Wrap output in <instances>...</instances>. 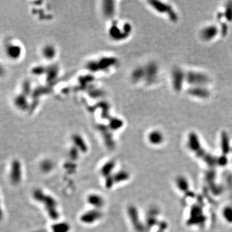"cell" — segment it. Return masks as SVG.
I'll use <instances>...</instances> for the list:
<instances>
[{"instance_id": "2", "label": "cell", "mask_w": 232, "mask_h": 232, "mask_svg": "<svg viewBox=\"0 0 232 232\" xmlns=\"http://www.w3.org/2000/svg\"><path fill=\"white\" fill-rule=\"evenodd\" d=\"M152 6L157 10L159 12L162 13H167L169 18L173 21H177L178 16L177 13L173 10L172 7L168 5L165 4L162 2H150Z\"/></svg>"}, {"instance_id": "4", "label": "cell", "mask_w": 232, "mask_h": 232, "mask_svg": "<svg viewBox=\"0 0 232 232\" xmlns=\"http://www.w3.org/2000/svg\"><path fill=\"white\" fill-rule=\"evenodd\" d=\"M218 33V28L215 25H210L201 30L200 36L203 40L208 41L214 38Z\"/></svg>"}, {"instance_id": "5", "label": "cell", "mask_w": 232, "mask_h": 232, "mask_svg": "<svg viewBox=\"0 0 232 232\" xmlns=\"http://www.w3.org/2000/svg\"><path fill=\"white\" fill-rule=\"evenodd\" d=\"M188 93L193 96L199 97L200 98H206L210 95V93L208 89L201 87L191 88L188 90Z\"/></svg>"}, {"instance_id": "7", "label": "cell", "mask_w": 232, "mask_h": 232, "mask_svg": "<svg viewBox=\"0 0 232 232\" xmlns=\"http://www.w3.org/2000/svg\"><path fill=\"white\" fill-rule=\"evenodd\" d=\"M149 140H150V141L153 143H161L162 140V135L159 131H152L149 135Z\"/></svg>"}, {"instance_id": "8", "label": "cell", "mask_w": 232, "mask_h": 232, "mask_svg": "<svg viewBox=\"0 0 232 232\" xmlns=\"http://www.w3.org/2000/svg\"><path fill=\"white\" fill-rule=\"evenodd\" d=\"M224 16L226 18V19L231 21L232 20V2L231 4H228L226 8L225 12H224Z\"/></svg>"}, {"instance_id": "6", "label": "cell", "mask_w": 232, "mask_h": 232, "mask_svg": "<svg viewBox=\"0 0 232 232\" xmlns=\"http://www.w3.org/2000/svg\"><path fill=\"white\" fill-rule=\"evenodd\" d=\"M146 73L147 74V77H150V80H154L157 74V66L153 63L149 64L148 67H147Z\"/></svg>"}, {"instance_id": "9", "label": "cell", "mask_w": 232, "mask_h": 232, "mask_svg": "<svg viewBox=\"0 0 232 232\" xmlns=\"http://www.w3.org/2000/svg\"><path fill=\"white\" fill-rule=\"evenodd\" d=\"M227 31H228V26L226 24H225V23H223L222 24V26L221 27V32L222 34L225 35L226 33H227Z\"/></svg>"}, {"instance_id": "1", "label": "cell", "mask_w": 232, "mask_h": 232, "mask_svg": "<svg viewBox=\"0 0 232 232\" xmlns=\"http://www.w3.org/2000/svg\"><path fill=\"white\" fill-rule=\"evenodd\" d=\"M186 78L188 83L196 85L197 87L205 84L209 81L208 77L206 75L195 72H189L186 75Z\"/></svg>"}, {"instance_id": "3", "label": "cell", "mask_w": 232, "mask_h": 232, "mask_svg": "<svg viewBox=\"0 0 232 232\" xmlns=\"http://www.w3.org/2000/svg\"><path fill=\"white\" fill-rule=\"evenodd\" d=\"M185 77L186 75L181 69L179 68H175L174 69L172 73L173 86L176 91L179 92L182 89Z\"/></svg>"}]
</instances>
